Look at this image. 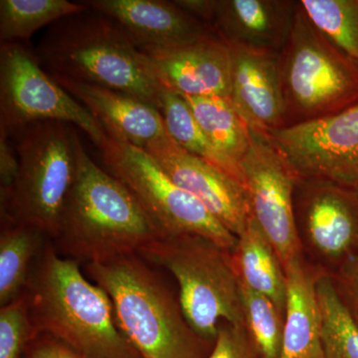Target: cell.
<instances>
[{"label": "cell", "mask_w": 358, "mask_h": 358, "mask_svg": "<svg viewBox=\"0 0 358 358\" xmlns=\"http://www.w3.org/2000/svg\"><path fill=\"white\" fill-rule=\"evenodd\" d=\"M26 294L37 336H50L84 358H141L122 333L109 294L51 240L33 264Z\"/></svg>", "instance_id": "cell-1"}, {"label": "cell", "mask_w": 358, "mask_h": 358, "mask_svg": "<svg viewBox=\"0 0 358 358\" xmlns=\"http://www.w3.org/2000/svg\"><path fill=\"white\" fill-rule=\"evenodd\" d=\"M35 54L52 76L105 87L159 110L164 87L148 56L117 21L89 8L49 26Z\"/></svg>", "instance_id": "cell-2"}, {"label": "cell", "mask_w": 358, "mask_h": 358, "mask_svg": "<svg viewBox=\"0 0 358 358\" xmlns=\"http://www.w3.org/2000/svg\"><path fill=\"white\" fill-rule=\"evenodd\" d=\"M160 237L128 188L80 145L76 178L52 240L59 253L79 263L103 262L138 253Z\"/></svg>", "instance_id": "cell-3"}, {"label": "cell", "mask_w": 358, "mask_h": 358, "mask_svg": "<svg viewBox=\"0 0 358 358\" xmlns=\"http://www.w3.org/2000/svg\"><path fill=\"white\" fill-rule=\"evenodd\" d=\"M94 282L105 289L115 319L141 358H206L213 343L185 319L179 299L138 253L85 264Z\"/></svg>", "instance_id": "cell-4"}, {"label": "cell", "mask_w": 358, "mask_h": 358, "mask_svg": "<svg viewBox=\"0 0 358 358\" xmlns=\"http://www.w3.org/2000/svg\"><path fill=\"white\" fill-rule=\"evenodd\" d=\"M20 169L10 189L0 192L1 220L31 226L53 240L78 169L82 145L72 124L40 122L13 138Z\"/></svg>", "instance_id": "cell-5"}, {"label": "cell", "mask_w": 358, "mask_h": 358, "mask_svg": "<svg viewBox=\"0 0 358 358\" xmlns=\"http://www.w3.org/2000/svg\"><path fill=\"white\" fill-rule=\"evenodd\" d=\"M138 255L176 278L179 301L193 331L214 343L221 324H243L241 285L231 251L197 235L160 237Z\"/></svg>", "instance_id": "cell-6"}, {"label": "cell", "mask_w": 358, "mask_h": 358, "mask_svg": "<svg viewBox=\"0 0 358 358\" xmlns=\"http://www.w3.org/2000/svg\"><path fill=\"white\" fill-rule=\"evenodd\" d=\"M279 69L286 128L358 103V65L315 29L298 0Z\"/></svg>", "instance_id": "cell-7"}, {"label": "cell", "mask_w": 358, "mask_h": 358, "mask_svg": "<svg viewBox=\"0 0 358 358\" xmlns=\"http://www.w3.org/2000/svg\"><path fill=\"white\" fill-rule=\"evenodd\" d=\"M108 173L131 192L162 236L197 235L232 251L237 237L178 187L143 148L108 138L100 150Z\"/></svg>", "instance_id": "cell-8"}, {"label": "cell", "mask_w": 358, "mask_h": 358, "mask_svg": "<svg viewBox=\"0 0 358 358\" xmlns=\"http://www.w3.org/2000/svg\"><path fill=\"white\" fill-rule=\"evenodd\" d=\"M40 122H61L81 129L99 150L109 136L83 105L40 64L21 42L0 45V131L13 140Z\"/></svg>", "instance_id": "cell-9"}, {"label": "cell", "mask_w": 358, "mask_h": 358, "mask_svg": "<svg viewBox=\"0 0 358 358\" xmlns=\"http://www.w3.org/2000/svg\"><path fill=\"white\" fill-rule=\"evenodd\" d=\"M294 216L303 255L333 274L358 257V190L299 178Z\"/></svg>", "instance_id": "cell-10"}, {"label": "cell", "mask_w": 358, "mask_h": 358, "mask_svg": "<svg viewBox=\"0 0 358 358\" xmlns=\"http://www.w3.org/2000/svg\"><path fill=\"white\" fill-rule=\"evenodd\" d=\"M240 167L250 217L270 240L285 268L305 256L294 216V190L300 176L265 136L254 131Z\"/></svg>", "instance_id": "cell-11"}, {"label": "cell", "mask_w": 358, "mask_h": 358, "mask_svg": "<svg viewBox=\"0 0 358 358\" xmlns=\"http://www.w3.org/2000/svg\"><path fill=\"white\" fill-rule=\"evenodd\" d=\"M263 136L300 178L358 189V103Z\"/></svg>", "instance_id": "cell-12"}, {"label": "cell", "mask_w": 358, "mask_h": 358, "mask_svg": "<svg viewBox=\"0 0 358 358\" xmlns=\"http://www.w3.org/2000/svg\"><path fill=\"white\" fill-rule=\"evenodd\" d=\"M230 45L279 54L289 38L296 0H174Z\"/></svg>", "instance_id": "cell-13"}, {"label": "cell", "mask_w": 358, "mask_h": 358, "mask_svg": "<svg viewBox=\"0 0 358 358\" xmlns=\"http://www.w3.org/2000/svg\"><path fill=\"white\" fill-rule=\"evenodd\" d=\"M178 187L238 237L250 219L246 190L228 174L179 147L169 134L143 148Z\"/></svg>", "instance_id": "cell-14"}, {"label": "cell", "mask_w": 358, "mask_h": 358, "mask_svg": "<svg viewBox=\"0 0 358 358\" xmlns=\"http://www.w3.org/2000/svg\"><path fill=\"white\" fill-rule=\"evenodd\" d=\"M84 3L120 23L141 49L176 48L218 36L174 0H88Z\"/></svg>", "instance_id": "cell-15"}, {"label": "cell", "mask_w": 358, "mask_h": 358, "mask_svg": "<svg viewBox=\"0 0 358 358\" xmlns=\"http://www.w3.org/2000/svg\"><path fill=\"white\" fill-rule=\"evenodd\" d=\"M162 86L180 96L230 100L231 54L219 36L176 48H141Z\"/></svg>", "instance_id": "cell-16"}, {"label": "cell", "mask_w": 358, "mask_h": 358, "mask_svg": "<svg viewBox=\"0 0 358 358\" xmlns=\"http://www.w3.org/2000/svg\"><path fill=\"white\" fill-rule=\"evenodd\" d=\"M230 101L252 131L286 128L279 54L230 45Z\"/></svg>", "instance_id": "cell-17"}, {"label": "cell", "mask_w": 358, "mask_h": 358, "mask_svg": "<svg viewBox=\"0 0 358 358\" xmlns=\"http://www.w3.org/2000/svg\"><path fill=\"white\" fill-rule=\"evenodd\" d=\"M52 77L91 113L110 138L145 148L167 136L162 115L152 106L115 90Z\"/></svg>", "instance_id": "cell-18"}, {"label": "cell", "mask_w": 358, "mask_h": 358, "mask_svg": "<svg viewBox=\"0 0 358 358\" xmlns=\"http://www.w3.org/2000/svg\"><path fill=\"white\" fill-rule=\"evenodd\" d=\"M326 272L306 256L285 267L286 305L280 358H324L317 282Z\"/></svg>", "instance_id": "cell-19"}, {"label": "cell", "mask_w": 358, "mask_h": 358, "mask_svg": "<svg viewBox=\"0 0 358 358\" xmlns=\"http://www.w3.org/2000/svg\"><path fill=\"white\" fill-rule=\"evenodd\" d=\"M233 267L241 284L271 299L285 312L286 273L270 240L250 217L231 251Z\"/></svg>", "instance_id": "cell-20"}, {"label": "cell", "mask_w": 358, "mask_h": 358, "mask_svg": "<svg viewBox=\"0 0 358 358\" xmlns=\"http://www.w3.org/2000/svg\"><path fill=\"white\" fill-rule=\"evenodd\" d=\"M31 226L1 220L0 233V306L25 293L33 264L49 241Z\"/></svg>", "instance_id": "cell-21"}, {"label": "cell", "mask_w": 358, "mask_h": 358, "mask_svg": "<svg viewBox=\"0 0 358 358\" xmlns=\"http://www.w3.org/2000/svg\"><path fill=\"white\" fill-rule=\"evenodd\" d=\"M181 96L212 145L240 166L251 145L252 131L231 101L220 96Z\"/></svg>", "instance_id": "cell-22"}, {"label": "cell", "mask_w": 358, "mask_h": 358, "mask_svg": "<svg viewBox=\"0 0 358 358\" xmlns=\"http://www.w3.org/2000/svg\"><path fill=\"white\" fill-rule=\"evenodd\" d=\"M159 112L167 134L176 145L211 166L217 167L244 186L241 167L224 157L212 145L182 96L164 87Z\"/></svg>", "instance_id": "cell-23"}, {"label": "cell", "mask_w": 358, "mask_h": 358, "mask_svg": "<svg viewBox=\"0 0 358 358\" xmlns=\"http://www.w3.org/2000/svg\"><path fill=\"white\" fill-rule=\"evenodd\" d=\"M84 1L68 0H1L0 42L13 43L28 40L40 28L87 10Z\"/></svg>", "instance_id": "cell-24"}, {"label": "cell", "mask_w": 358, "mask_h": 358, "mask_svg": "<svg viewBox=\"0 0 358 358\" xmlns=\"http://www.w3.org/2000/svg\"><path fill=\"white\" fill-rule=\"evenodd\" d=\"M298 2L315 29L358 65V0Z\"/></svg>", "instance_id": "cell-25"}, {"label": "cell", "mask_w": 358, "mask_h": 358, "mask_svg": "<svg viewBox=\"0 0 358 358\" xmlns=\"http://www.w3.org/2000/svg\"><path fill=\"white\" fill-rule=\"evenodd\" d=\"M324 358H358V327L339 300L331 275L317 282Z\"/></svg>", "instance_id": "cell-26"}, {"label": "cell", "mask_w": 358, "mask_h": 358, "mask_svg": "<svg viewBox=\"0 0 358 358\" xmlns=\"http://www.w3.org/2000/svg\"><path fill=\"white\" fill-rule=\"evenodd\" d=\"M243 327L261 358H280L284 336V313L260 293L241 284Z\"/></svg>", "instance_id": "cell-27"}, {"label": "cell", "mask_w": 358, "mask_h": 358, "mask_svg": "<svg viewBox=\"0 0 358 358\" xmlns=\"http://www.w3.org/2000/svg\"><path fill=\"white\" fill-rule=\"evenodd\" d=\"M36 336L25 291L0 308V358H21Z\"/></svg>", "instance_id": "cell-28"}, {"label": "cell", "mask_w": 358, "mask_h": 358, "mask_svg": "<svg viewBox=\"0 0 358 358\" xmlns=\"http://www.w3.org/2000/svg\"><path fill=\"white\" fill-rule=\"evenodd\" d=\"M206 358H261L250 343L243 324H221Z\"/></svg>", "instance_id": "cell-29"}, {"label": "cell", "mask_w": 358, "mask_h": 358, "mask_svg": "<svg viewBox=\"0 0 358 358\" xmlns=\"http://www.w3.org/2000/svg\"><path fill=\"white\" fill-rule=\"evenodd\" d=\"M329 275L339 300L358 327V257L348 261Z\"/></svg>", "instance_id": "cell-30"}, {"label": "cell", "mask_w": 358, "mask_h": 358, "mask_svg": "<svg viewBox=\"0 0 358 358\" xmlns=\"http://www.w3.org/2000/svg\"><path fill=\"white\" fill-rule=\"evenodd\" d=\"M20 169V159L13 141L0 131V192L10 189Z\"/></svg>", "instance_id": "cell-31"}, {"label": "cell", "mask_w": 358, "mask_h": 358, "mask_svg": "<svg viewBox=\"0 0 358 358\" xmlns=\"http://www.w3.org/2000/svg\"><path fill=\"white\" fill-rule=\"evenodd\" d=\"M24 355V358H84L69 346L47 334H39L33 339Z\"/></svg>", "instance_id": "cell-32"}, {"label": "cell", "mask_w": 358, "mask_h": 358, "mask_svg": "<svg viewBox=\"0 0 358 358\" xmlns=\"http://www.w3.org/2000/svg\"><path fill=\"white\" fill-rule=\"evenodd\" d=\"M358 190V189H357Z\"/></svg>", "instance_id": "cell-33"}]
</instances>
